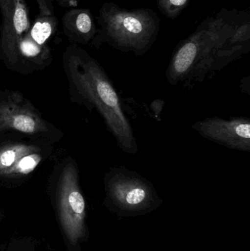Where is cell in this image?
<instances>
[{"mask_svg": "<svg viewBox=\"0 0 250 251\" xmlns=\"http://www.w3.org/2000/svg\"><path fill=\"white\" fill-rule=\"evenodd\" d=\"M192 128L204 138L233 150L250 151V119L248 117L206 118Z\"/></svg>", "mask_w": 250, "mask_h": 251, "instance_id": "obj_6", "label": "cell"}, {"mask_svg": "<svg viewBox=\"0 0 250 251\" xmlns=\"http://www.w3.org/2000/svg\"><path fill=\"white\" fill-rule=\"evenodd\" d=\"M0 58L8 67L19 66V47L30 30L26 0H0Z\"/></svg>", "mask_w": 250, "mask_h": 251, "instance_id": "obj_4", "label": "cell"}, {"mask_svg": "<svg viewBox=\"0 0 250 251\" xmlns=\"http://www.w3.org/2000/svg\"><path fill=\"white\" fill-rule=\"evenodd\" d=\"M63 31L70 42L86 43L93 31V23L88 10L70 9L62 17Z\"/></svg>", "mask_w": 250, "mask_h": 251, "instance_id": "obj_9", "label": "cell"}, {"mask_svg": "<svg viewBox=\"0 0 250 251\" xmlns=\"http://www.w3.org/2000/svg\"><path fill=\"white\" fill-rule=\"evenodd\" d=\"M123 26L126 30L131 33L139 34L142 32V25L136 18L126 17L123 22Z\"/></svg>", "mask_w": 250, "mask_h": 251, "instance_id": "obj_10", "label": "cell"}, {"mask_svg": "<svg viewBox=\"0 0 250 251\" xmlns=\"http://www.w3.org/2000/svg\"><path fill=\"white\" fill-rule=\"evenodd\" d=\"M172 4L176 6H182L186 2L187 0H169Z\"/></svg>", "mask_w": 250, "mask_h": 251, "instance_id": "obj_12", "label": "cell"}, {"mask_svg": "<svg viewBox=\"0 0 250 251\" xmlns=\"http://www.w3.org/2000/svg\"><path fill=\"white\" fill-rule=\"evenodd\" d=\"M56 1L58 5L63 7H74L77 5L79 0H53Z\"/></svg>", "mask_w": 250, "mask_h": 251, "instance_id": "obj_11", "label": "cell"}, {"mask_svg": "<svg viewBox=\"0 0 250 251\" xmlns=\"http://www.w3.org/2000/svg\"><path fill=\"white\" fill-rule=\"evenodd\" d=\"M53 2V0H37L39 11L29 33L21 43L19 64H42L51 57L48 43L57 32L58 25Z\"/></svg>", "mask_w": 250, "mask_h": 251, "instance_id": "obj_5", "label": "cell"}, {"mask_svg": "<svg viewBox=\"0 0 250 251\" xmlns=\"http://www.w3.org/2000/svg\"><path fill=\"white\" fill-rule=\"evenodd\" d=\"M44 153L39 146L23 143L0 146V176L19 178L33 172L42 162Z\"/></svg>", "mask_w": 250, "mask_h": 251, "instance_id": "obj_7", "label": "cell"}, {"mask_svg": "<svg viewBox=\"0 0 250 251\" xmlns=\"http://www.w3.org/2000/svg\"><path fill=\"white\" fill-rule=\"evenodd\" d=\"M7 130L42 135L49 131V125L29 104L12 99L0 101V132Z\"/></svg>", "mask_w": 250, "mask_h": 251, "instance_id": "obj_8", "label": "cell"}, {"mask_svg": "<svg viewBox=\"0 0 250 251\" xmlns=\"http://www.w3.org/2000/svg\"><path fill=\"white\" fill-rule=\"evenodd\" d=\"M104 184L106 203L121 212H145L161 203L152 183L126 166L110 168L104 175Z\"/></svg>", "mask_w": 250, "mask_h": 251, "instance_id": "obj_2", "label": "cell"}, {"mask_svg": "<svg viewBox=\"0 0 250 251\" xmlns=\"http://www.w3.org/2000/svg\"><path fill=\"white\" fill-rule=\"evenodd\" d=\"M63 58L79 101L98 112L122 151L136 154L139 148L133 128L113 82L102 67L74 47H68Z\"/></svg>", "mask_w": 250, "mask_h": 251, "instance_id": "obj_1", "label": "cell"}, {"mask_svg": "<svg viewBox=\"0 0 250 251\" xmlns=\"http://www.w3.org/2000/svg\"><path fill=\"white\" fill-rule=\"evenodd\" d=\"M59 218L70 244L76 245L85 235L86 205L79 186V172L69 162L62 171L57 191Z\"/></svg>", "mask_w": 250, "mask_h": 251, "instance_id": "obj_3", "label": "cell"}]
</instances>
